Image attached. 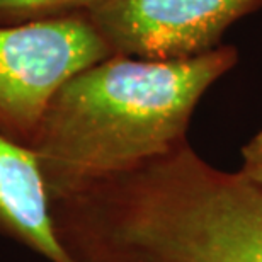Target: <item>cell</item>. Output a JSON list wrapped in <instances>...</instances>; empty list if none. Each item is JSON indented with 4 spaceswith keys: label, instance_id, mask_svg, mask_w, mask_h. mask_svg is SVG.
I'll return each instance as SVG.
<instances>
[{
    "label": "cell",
    "instance_id": "7a4b0ae2",
    "mask_svg": "<svg viewBox=\"0 0 262 262\" xmlns=\"http://www.w3.org/2000/svg\"><path fill=\"white\" fill-rule=\"evenodd\" d=\"M237 61L222 45L189 60L113 55L73 75L29 141L51 203L186 143L199 101Z\"/></svg>",
    "mask_w": 262,
    "mask_h": 262
},
{
    "label": "cell",
    "instance_id": "277c9868",
    "mask_svg": "<svg viewBox=\"0 0 262 262\" xmlns=\"http://www.w3.org/2000/svg\"><path fill=\"white\" fill-rule=\"evenodd\" d=\"M262 0H104L89 12L113 55L170 61L222 46L228 28Z\"/></svg>",
    "mask_w": 262,
    "mask_h": 262
},
{
    "label": "cell",
    "instance_id": "3957f363",
    "mask_svg": "<svg viewBox=\"0 0 262 262\" xmlns=\"http://www.w3.org/2000/svg\"><path fill=\"white\" fill-rule=\"evenodd\" d=\"M109 56L89 14L0 26V129L29 145L60 87Z\"/></svg>",
    "mask_w": 262,
    "mask_h": 262
},
{
    "label": "cell",
    "instance_id": "8992f818",
    "mask_svg": "<svg viewBox=\"0 0 262 262\" xmlns=\"http://www.w3.org/2000/svg\"><path fill=\"white\" fill-rule=\"evenodd\" d=\"M104 0H0V26L89 14Z\"/></svg>",
    "mask_w": 262,
    "mask_h": 262
},
{
    "label": "cell",
    "instance_id": "5b68a950",
    "mask_svg": "<svg viewBox=\"0 0 262 262\" xmlns=\"http://www.w3.org/2000/svg\"><path fill=\"white\" fill-rule=\"evenodd\" d=\"M0 237L46 262H70L55 235L51 199L33 148L0 129Z\"/></svg>",
    "mask_w": 262,
    "mask_h": 262
},
{
    "label": "cell",
    "instance_id": "6da1fadb",
    "mask_svg": "<svg viewBox=\"0 0 262 262\" xmlns=\"http://www.w3.org/2000/svg\"><path fill=\"white\" fill-rule=\"evenodd\" d=\"M70 262H262V191L187 143L51 203Z\"/></svg>",
    "mask_w": 262,
    "mask_h": 262
},
{
    "label": "cell",
    "instance_id": "52a82bcc",
    "mask_svg": "<svg viewBox=\"0 0 262 262\" xmlns=\"http://www.w3.org/2000/svg\"><path fill=\"white\" fill-rule=\"evenodd\" d=\"M240 174L262 191V129L242 146Z\"/></svg>",
    "mask_w": 262,
    "mask_h": 262
}]
</instances>
